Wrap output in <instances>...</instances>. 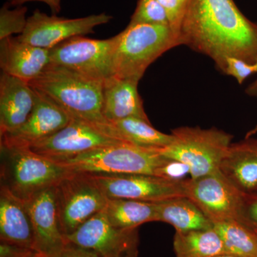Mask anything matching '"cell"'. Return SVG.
I'll list each match as a JSON object with an SVG mask.
<instances>
[{"mask_svg": "<svg viewBox=\"0 0 257 257\" xmlns=\"http://www.w3.org/2000/svg\"><path fill=\"white\" fill-rule=\"evenodd\" d=\"M179 37L182 45L207 56L218 69L226 57L257 62V24L234 0H187Z\"/></svg>", "mask_w": 257, "mask_h": 257, "instance_id": "1", "label": "cell"}, {"mask_svg": "<svg viewBox=\"0 0 257 257\" xmlns=\"http://www.w3.org/2000/svg\"><path fill=\"white\" fill-rule=\"evenodd\" d=\"M29 83L72 117L88 121L102 132L109 122L103 115L104 82L49 64L38 77Z\"/></svg>", "mask_w": 257, "mask_h": 257, "instance_id": "2", "label": "cell"}, {"mask_svg": "<svg viewBox=\"0 0 257 257\" xmlns=\"http://www.w3.org/2000/svg\"><path fill=\"white\" fill-rule=\"evenodd\" d=\"M160 150L123 142L57 163L79 173L149 175L172 179L175 162L166 158Z\"/></svg>", "mask_w": 257, "mask_h": 257, "instance_id": "3", "label": "cell"}, {"mask_svg": "<svg viewBox=\"0 0 257 257\" xmlns=\"http://www.w3.org/2000/svg\"><path fill=\"white\" fill-rule=\"evenodd\" d=\"M179 45L178 32L168 25H128L114 36L111 59L114 77L140 82L155 60Z\"/></svg>", "mask_w": 257, "mask_h": 257, "instance_id": "4", "label": "cell"}, {"mask_svg": "<svg viewBox=\"0 0 257 257\" xmlns=\"http://www.w3.org/2000/svg\"><path fill=\"white\" fill-rule=\"evenodd\" d=\"M171 134L173 141L160 149V153L185 166L192 179L220 170L221 162L233 140L232 135L216 127L180 126Z\"/></svg>", "mask_w": 257, "mask_h": 257, "instance_id": "5", "label": "cell"}, {"mask_svg": "<svg viewBox=\"0 0 257 257\" xmlns=\"http://www.w3.org/2000/svg\"><path fill=\"white\" fill-rule=\"evenodd\" d=\"M70 172L30 148L1 146V186L25 202L54 187Z\"/></svg>", "mask_w": 257, "mask_h": 257, "instance_id": "6", "label": "cell"}, {"mask_svg": "<svg viewBox=\"0 0 257 257\" xmlns=\"http://www.w3.org/2000/svg\"><path fill=\"white\" fill-rule=\"evenodd\" d=\"M183 185L186 197L213 224L235 221L250 226L246 216L248 194L240 190L220 170L199 178L184 179Z\"/></svg>", "mask_w": 257, "mask_h": 257, "instance_id": "7", "label": "cell"}, {"mask_svg": "<svg viewBox=\"0 0 257 257\" xmlns=\"http://www.w3.org/2000/svg\"><path fill=\"white\" fill-rule=\"evenodd\" d=\"M59 224L64 237L104 210L107 198L87 173L72 172L55 185Z\"/></svg>", "mask_w": 257, "mask_h": 257, "instance_id": "8", "label": "cell"}, {"mask_svg": "<svg viewBox=\"0 0 257 257\" xmlns=\"http://www.w3.org/2000/svg\"><path fill=\"white\" fill-rule=\"evenodd\" d=\"M114 45V37L107 40L72 37L50 49V64L104 83L114 76L111 63Z\"/></svg>", "mask_w": 257, "mask_h": 257, "instance_id": "9", "label": "cell"}, {"mask_svg": "<svg viewBox=\"0 0 257 257\" xmlns=\"http://www.w3.org/2000/svg\"><path fill=\"white\" fill-rule=\"evenodd\" d=\"M67 242L94 251L100 257H138V228L120 229L101 211L66 237Z\"/></svg>", "mask_w": 257, "mask_h": 257, "instance_id": "10", "label": "cell"}, {"mask_svg": "<svg viewBox=\"0 0 257 257\" xmlns=\"http://www.w3.org/2000/svg\"><path fill=\"white\" fill-rule=\"evenodd\" d=\"M87 174L107 199L159 202L178 196H185L182 179L149 175Z\"/></svg>", "mask_w": 257, "mask_h": 257, "instance_id": "11", "label": "cell"}, {"mask_svg": "<svg viewBox=\"0 0 257 257\" xmlns=\"http://www.w3.org/2000/svg\"><path fill=\"white\" fill-rule=\"evenodd\" d=\"M123 143L106 135L93 124L72 117L67 126L30 149L56 162L73 158L85 152Z\"/></svg>", "mask_w": 257, "mask_h": 257, "instance_id": "12", "label": "cell"}, {"mask_svg": "<svg viewBox=\"0 0 257 257\" xmlns=\"http://www.w3.org/2000/svg\"><path fill=\"white\" fill-rule=\"evenodd\" d=\"M111 19V15L105 13L64 18L55 15L50 16L36 10L29 17L25 31L17 38L34 46L50 50L72 37L94 33V28L109 23Z\"/></svg>", "mask_w": 257, "mask_h": 257, "instance_id": "13", "label": "cell"}, {"mask_svg": "<svg viewBox=\"0 0 257 257\" xmlns=\"http://www.w3.org/2000/svg\"><path fill=\"white\" fill-rule=\"evenodd\" d=\"M35 92L36 99L31 114L21 126L1 135V146L30 148L60 131L70 121L72 116L67 111L45 94Z\"/></svg>", "mask_w": 257, "mask_h": 257, "instance_id": "14", "label": "cell"}, {"mask_svg": "<svg viewBox=\"0 0 257 257\" xmlns=\"http://www.w3.org/2000/svg\"><path fill=\"white\" fill-rule=\"evenodd\" d=\"M28 202L35 233V250L42 257H53L67 244L59 224L55 186L45 189Z\"/></svg>", "mask_w": 257, "mask_h": 257, "instance_id": "15", "label": "cell"}, {"mask_svg": "<svg viewBox=\"0 0 257 257\" xmlns=\"http://www.w3.org/2000/svg\"><path fill=\"white\" fill-rule=\"evenodd\" d=\"M36 92L30 83L9 74L0 77V135L15 131L31 114Z\"/></svg>", "mask_w": 257, "mask_h": 257, "instance_id": "16", "label": "cell"}, {"mask_svg": "<svg viewBox=\"0 0 257 257\" xmlns=\"http://www.w3.org/2000/svg\"><path fill=\"white\" fill-rule=\"evenodd\" d=\"M50 63V50L20 41L17 37L0 40V67L3 73L30 82Z\"/></svg>", "mask_w": 257, "mask_h": 257, "instance_id": "17", "label": "cell"}, {"mask_svg": "<svg viewBox=\"0 0 257 257\" xmlns=\"http://www.w3.org/2000/svg\"><path fill=\"white\" fill-rule=\"evenodd\" d=\"M0 239L35 249V233L28 202L3 186L0 189Z\"/></svg>", "mask_w": 257, "mask_h": 257, "instance_id": "18", "label": "cell"}, {"mask_svg": "<svg viewBox=\"0 0 257 257\" xmlns=\"http://www.w3.org/2000/svg\"><path fill=\"white\" fill-rule=\"evenodd\" d=\"M138 81L111 77L103 87V115L108 121L140 118L147 121L148 116L143 101L138 92Z\"/></svg>", "mask_w": 257, "mask_h": 257, "instance_id": "19", "label": "cell"}, {"mask_svg": "<svg viewBox=\"0 0 257 257\" xmlns=\"http://www.w3.org/2000/svg\"><path fill=\"white\" fill-rule=\"evenodd\" d=\"M220 170L243 192L257 193V137L231 143Z\"/></svg>", "mask_w": 257, "mask_h": 257, "instance_id": "20", "label": "cell"}, {"mask_svg": "<svg viewBox=\"0 0 257 257\" xmlns=\"http://www.w3.org/2000/svg\"><path fill=\"white\" fill-rule=\"evenodd\" d=\"M156 203L157 221L172 225L176 231L214 228L212 221L186 196H178Z\"/></svg>", "mask_w": 257, "mask_h": 257, "instance_id": "21", "label": "cell"}, {"mask_svg": "<svg viewBox=\"0 0 257 257\" xmlns=\"http://www.w3.org/2000/svg\"><path fill=\"white\" fill-rule=\"evenodd\" d=\"M104 133L125 143L159 150L169 146L173 141L172 134L162 133L154 128L150 121L137 117L109 121Z\"/></svg>", "mask_w": 257, "mask_h": 257, "instance_id": "22", "label": "cell"}, {"mask_svg": "<svg viewBox=\"0 0 257 257\" xmlns=\"http://www.w3.org/2000/svg\"><path fill=\"white\" fill-rule=\"evenodd\" d=\"M103 211L110 224L120 229H135L145 223L157 221L156 202L107 199Z\"/></svg>", "mask_w": 257, "mask_h": 257, "instance_id": "23", "label": "cell"}, {"mask_svg": "<svg viewBox=\"0 0 257 257\" xmlns=\"http://www.w3.org/2000/svg\"><path fill=\"white\" fill-rule=\"evenodd\" d=\"M173 246L175 257H213L225 254L224 243L214 228L176 231Z\"/></svg>", "mask_w": 257, "mask_h": 257, "instance_id": "24", "label": "cell"}, {"mask_svg": "<svg viewBox=\"0 0 257 257\" xmlns=\"http://www.w3.org/2000/svg\"><path fill=\"white\" fill-rule=\"evenodd\" d=\"M214 229L224 243L225 254L237 257H257V232L239 221L216 223Z\"/></svg>", "mask_w": 257, "mask_h": 257, "instance_id": "25", "label": "cell"}, {"mask_svg": "<svg viewBox=\"0 0 257 257\" xmlns=\"http://www.w3.org/2000/svg\"><path fill=\"white\" fill-rule=\"evenodd\" d=\"M10 7L7 3L0 10V40L12 37L14 34L22 35L28 24L26 7L19 6L13 10Z\"/></svg>", "mask_w": 257, "mask_h": 257, "instance_id": "26", "label": "cell"}, {"mask_svg": "<svg viewBox=\"0 0 257 257\" xmlns=\"http://www.w3.org/2000/svg\"><path fill=\"white\" fill-rule=\"evenodd\" d=\"M138 24L170 26L165 10L157 0H139L128 25Z\"/></svg>", "mask_w": 257, "mask_h": 257, "instance_id": "27", "label": "cell"}, {"mask_svg": "<svg viewBox=\"0 0 257 257\" xmlns=\"http://www.w3.org/2000/svg\"><path fill=\"white\" fill-rule=\"evenodd\" d=\"M219 69L226 75L234 77L241 84L249 76L257 73V62L248 63L235 57H226Z\"/></svg>", "mask_w": 257, "mask_h": 257, "instance_id": "28", "label": "cell"}, {"mask_svg": "<svg viewBox=\"0 0 257 257\" xmlns=\"http://www.w3.org/2000/svg\"><path fill=\"white\" fill-rule=\"evenodd\" d=\"M165 9L171 28L178 32L183 19L185 5L182 0H157Z\"/></svg>", "mask_w": 257, "mask_h": 257, "instance_id": "29", "label": "cell"}, {"mask_svg": "<svg viewBox=\"0 0 257 257\" xmlns=\"http://www.w3.org/2000/svg\"><path fill=\"white\" fill-rule=\"evenodd\" d=\"M0 257H42L33 248L6 242L0 243Z\"/></svg>", "mask_w": 257, "mask_h": 257, "instance_id": "30", "label": "cell"}, {"mask_svg": "<svg viewBox=\"0 0 257 257\" xmlns=\"http://www.w3.org/2000/svg\"><path fill=\"white\" fill-rule=\"evenodd\" d=\"M53 257H100L94 251L67 242L65 247Z\"/></svg>", "mask_w": 257, "mask_h": 257, "instance_id": "31", "label": "cell"}, {"mask_svg": "<svg viewBox=\"0 0 257 257\" xmlns=\"http://www.w3.org/2000/svg\"><path fill=\"white\" fill-rule=\"evenodd\" d=\"M246 216L250 226L253 229H257V193L247 194Z\"/></svg>", "mask_w": 257, "mask_h": 257, "instance_id": "32", "label": "cell"}, {"mask_svg": "<svg viewBox=\"0 0 257 257\" xmlns=\"http://www.w3.org/2000/svg\"><path fill=\"white\" fill-rule=\"evenodd\" d=\"M29 2H41L45 3L47 6L50 7L54 15L58 14L62 10V7H61L62 0H8V4L10 6L19 7Z\"/></svg>", "mask_w": 257, "mask_h": 257, "instance_id": "33", "label": "cell"}, {"mask_svg": "<svg viewBox=\"0 0 257 257\" xmlns=\"http://www.w3.org/2000/svg\"><path fill=\"white\" fill-rule=\"evenodd\" d=\"M245 92L248 96H252V97H255L257 99V78L254 82H253L248 86V87L245 90Z\"/></svg>", "mask_w": 257, "mask_h": 257, "instance_id": "34", "label": "cell"}, {"mask_svg": "<svg viewBox=\"0 0 257 257\" xmlns=\"http://www.w3.org/2000/svg\"><path fill=\"white\" fill-rule=\"evenodd\" d=\"M257 134V124L256 126H254V127L251 128L250 131H248L247 133H246V137L245 138H250V137L254 136Z\"/></svg>", "mask_w": 257, "mask_h": 257, "instance_id": "35", "label": "cell"}, {"mask_svg": "<svg viewBox=\"0 0 257 257\" xmlns=\"http://www.w3.org/2000/svg\"><path fill=\"white\" fill-rule=\"evenodd\" d=\"M213 257H237L233 256V255H229V254H220V255H217V256H213Z\"/></svg>", "mask_w": 257, "mask_h": 257, "instance_id": "36", "label": "cell"}, {"mask_svg": "<svg viewBox=\"0 0 257 257\" xmlns=\"http://www.w3.org/2000/svg\"><path fill=\"white\" fill-rule=\"evenodd\" d=\"M182 2L184 3V5H186V3H187V0H182Z\"/></svg>", "mask_w": 257, "mask_h": 257, "instance_id": "37", "label": "cell"}, {"mask_svg": "<svg viewBox=\"0 0 257 257\" xmlns=\"http://www.w3.org/2000/svg\"><path fill=\"white\" fill-rule=\"evenodd\" d=\"M255 230H256V232H257V229H255Z\"/></svg>", "mask_w": 257, "mask_h": 257, "instance_id": "38", "label": "cell"}]
</instances>
